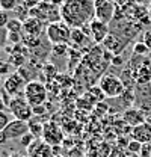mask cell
<instances>
[{"label":"cell","mask_w":151,"mask_h":157,"mask_svg":"<svg viewBox=\"0 0 151 157\" xmlns=\"http://www.w3.org/2000/svg\"><path fill=\"white\" fill-rule=\"evenodd\" d=\"M70 44H73L74 47H77L80 52H88L89 47H94L95 45L94 39L91 38L89 35H86L82 29H73ZM89 50H92V48H89Z\"/></svg>","instance_id":"11"},{"label":"cell","mask_w":151,"mask_h":157,"mask_svg":"<svg viewBox=\"0 0 151 157\" xmlns=\"http://www.w3.org/2000/svg\"><path fill=\"white\" fill-rule=\"evenodd\" d=\"M151 59H145L142 68L136 73V83L139 85H147L151 82Z\"/></svg>","instance_id":"18"},{"label":"cell","mask_w":151,"mask_h":157,"mask_svg":"<svg viewBox=\"0 0 151 157\" xmlns=\"http://www.w3.org/2000/svg\"><path fill=\"white\" fill-rule=\"evenodd\" d=\"M141 156H142V157H151L150 144H144V147H142V151H141Z\"/></svg>","instance_id":"35"},{"label":"cell","mask_w":151,"mask_h":157,"mask_svg":"<svg viewBox=\"0 0 151 157\" xmlns=\"http://www.w3.org/2000/svg\"><path fill=\"white\" fill-rule=\"evenodd\" d=\"M150 2H151V0H150Z\"/></svg>","instance_id":"44"},{"label":"cell","mask_w":151,"mask_h":157,"mask_svg":"<svg viewBox=\"0 0 151 157\" xmlns=\"http://www.w3.org/2000/svg\"><path fill=\"white\" fill-rule=\"evenodd\" d=\"M71 32L73 29L65 23V21H56V23H50L45 27V35L48 42L55 44H70L71 41Z\"/></svg>","instance_id":"4"},{"label":"cell","mask_w":151,"mask_h":157,"mask_svg":"<svg viewBox=\"0 0 151 157\" xmlns=\"http://www.w3.org/2000/svg\"><path fill=\"white\" fill-rule=\"evenodd\" d=\"M142 147H144V144H141V142H137V140H133V139L127 144V150H129L132 154H141Z\"/></svg>","instance_id":"27"},{"label":"cell","mask_w":151,"mask_h":157,"mask_svg":"<svg viewBox=\"0 0 151 157\" xmlns=\"http://www.w3.org/2000/svg\"><path fill=\"white\" fill-rule=\"evenodd\" d=\"M18 140H20V144H21L24 148H29V147H30V145L37 140V137H35L32 133H30V132H29V133H26V135L21 137V139H18Z\"/></svg>","instance_id":"28"},{"label":"cell","mask_w":151,"mask_h":157,"mask_svg":"<svg viewBox=\"0 0 151 157\" xmlns=\"http://www.w3.org/2000/svg\"><path fill=\"white\" fill-rule=\"evenodd\" d=\"M45 30L44 23L41 20L30 17L23 23V35H35V36H41V33Z\"/></svg>","instance_id":"17"},{"label":"cell","mask_w":151,"mask_h":157,"mask_svg":"<svg viewBox=\"0 0 151 157\" xmlns=\"http://www.w3.org/2000/svg\"><path fill=\"white\" fill-rule=\"evenodd\" d=\"M9 112L14 117V119H20V121H30L33 115V109L32 106L27 103V100L24 97H14L11 104H9Z\"/></svg>","instance_id":"6"},{"label":"cell","mask_w":151,"mask_h":157,"mask_svg":"<svg viewBox=\"0 0 151 157\" xmlns=\"http://www.w3.org/2000/svg\"><path fill=\"white\" fill-rule=\"evenodd\" d=\"M0 82H2V73H0Z\"/></svg>","instance_id":"42"},{"label":"cell","mask_w":151,"mask_h":157,"mask_svg":"<svg viewBox=\"0 0 151 157\" xmlns=\"http://www.w3.org/2000/svg\"><path fill=\"white\" fill-rule=\"evenodd\" d=\"M23 86H26V82L21 78V76H20L17 71L12 73V74H9L6 77V80H5V83H3V89L11 97H18L21 89H23Z\"/></svg>","instance_id":"12"},{"label":"cell","mask_w":151,"mask_h":157,"mask_svg":"<svg viewBox=\"0 0 151 157\" xmlns=\"http://www.w3.org/2000/svg\"><path fill=\"white\" fill-rule=\"evenodd\" d=\"M122 119H124V122H127L132 128L141 125V124H144V122H147L145 113H144L141 109H136V107L127 109V110L122 113Z\"/></svg>","instance_id":"15"},{"label":"cell","mask_w":151,"mask_h":157,"mask_svg":"<svg viewBox=\"0 0 151 157\" xmlns=\"http://www.w3.org/2000/svg\"><path fill=\"white\" fill-rule=\"evenodd\" d=\"M27 157H55V154L52 145H48L42 139H37L27 148Z\"/></svg>","instance_id":"13"},{"label":"cell","mask_w":151,"mask_h":157,"mask_svg":"<svg viewBox=\"0 0 151 157\" xmlns=\"http://www.w3.org/2000/svg\"><path fill=\"white\" fill-rule=\"evenodd\" d=\"M26 133H29V122L20 121V119H12L9 122V125L3 130V135H5V137L8 140L21 139Z\"/></svg>","instance_id":"10"},{"label":"cell","mask_w":151,"mask_h":157,"mask_svg":"<svg viewBox=\"0 0 151 157\" xmlns=\"http://www.w3.org/2000/svg\"><path fill=\"white\" fill-rule=\"evenodd\" d=\"M129 42H130V39L124 38L119 33H115V32L110 30V33L104 38V41L101 42V45H103L104 50L110 52L113 56H119V55H122V52L129 45Z\"/></svg>","instance_id":"8"},{"label":"cell","mask_w":151,"mask_h":157,"mask_svg":"<svg viewBox=\"0 0 151 157\" xmlns=\"http://www.w3.org/2000/svg\"><path fill=\"white\" fill-rule=\"evenodd\" d=\"M24 0H0V8L6 12H11V11H15L17 6L21 5Z\"/></svg>","instance_id":"24"},{"label":"cell","mask_w":151,"mask_h":157,"mask_svg":"<svg viewBox=\"0 0 151 157\" xmlns=\"http://www.w3.org/2000/svg\"><path fill=\"white\" fill-rule=\"evenodd\" d=\"M9 12H6V11H3L2 8H0V29H6V24L9 23Z\"/></svg>","instance_id":"29"},{"label":"cell","mask_w":151,"mask_h":157,"mask_svg":"<svg viewBox=\"0 0 151 157\" xmlns=\"http://www.w3.org/2000/svg\"><path fill=\"white\" fill-rule=\"evenodd\" d=\"M21 44L33 52V50H37L42 45V39H41V36H35V35H23Z\"/></svg>","instance_id":"19"},{"label":"cell","mask_w":151,"mask_h":157,"mask_svg":"<svg viewBox=\"0 0 151 157\" xmlns=\"http://www.w3.org/2000/svg\"><path fill=\"white\" fill-rule=\"evenodd\" d=\"M122 62H124V60H122V56L119 55V56H113L110 63H112L113 67H118V65H122Z\"/></svg>","instance_id":"37"},{"label":"cell","mask_w":151,"mask_h":157,"mask_svg":"<svg viewBox=\"0 0 151 157\" xmlns=\"http://www.w3.org/2000/svg\"><path fill=\"white\" fill-rule=\"evenodd\" d=\"M6 140H8V139L5 137L3 132H0V147H2V145H5V142H6Z\"/></svg>","instance_id":"38"},{"label":"cell","mask_w":151,"mask_h":157,"mask_svg":"<svg viewBox=\"0 0 151 157\" xmlns=\"http://www.w3.org/2000/svg\"><path fill=\"white\" fill-rule=\"evenodd\" d=\"M6 42H8V30L6 29H0V50L5 47Z\"/></svg>","instance_id":"32"},{"label":"cell","mask_w":151,"mask_h":157,"mask_svg":"<svg viewBox=\"0 0 151 157\" xmlns=\"http://www.w3.org/2000/svg\"><path fill=\"white\" fill-rule=\"evenodd\" d=\"M11 121H12V118L6 110H0V132H3L9 125Z\"/></svg>","instance_id":"26"},{"label":"cell","mask_w":151,"mask_h":157,"mask_svg":"<svg viewBox=\"0 0 151 157\" xmlns=\"http://www.w3.org/2000/svg\"><path fill=\"white\" fill-rule=\"evenodd\" d=\"M9 157H27V156H23V154H20V153H14V154H11Z\"/></svg>","instance_id":"41"},{"label":"cell","mask_w":151,"mask_h":157,"mask_svg":"<svg viewBox=\"0 0 151 157\" xmlns=\"http://www.w3.org/2000/svg\"><path fill=\"white\" fill-rule=\"evenodd\" d=\"M11 63L6 60H3V59H0V73H2V76H5V74H9V70H11Z\"/></svg>","instance_id":"31"},{"label":"cell","mask_w":151,"mask_h":157,"mask_svg":"<svg viewBox=\"0 0 151 157\" xmlns=\"http://www.w3.org/2000/svg\"><path fill=\"white\" fill-rule=\"evenodd\" d=\"M23 97L27 100V103L32 107L42 106V104H45L47 97H48L47 86L42 82H39V80H32V82L26 83L24 91H23Z\"/></svg>","instance_id":"3"},{"label":"cell","mask_w":151,"mask_h":157,"mask_svg":"<svg viewBox=\"0 0 151 157\" xmlns=\"http://www.w3.org/2000/svg\"><path fill=\"white\" fill-rule=\"evenodd\" d=\"M98 86L107 98H119L126 92V86L121 78L113 74H103L98 82Z\"/></svg>","instance_id":"5"},{"label":"cell","mask_w":151,"mask_h":157,"mask_svg":"<svg viewBox=\"0 0 151 157\" xmlns=\"http://www.w3.org/2000/svg\"><path fill=\"white\" fill-rule=\"evenodd\" d=\"M30 17L41 20L44 24H50V23H56L60 21V6H57L55 3L48 2V0H42L37 8L30 9Z\"/></svg>","instance_id":"2"},{"label":"cell","mask_w":151,"mask_h":157,"mask_svg":"<svg viewBox=\"0 0 151 157\" xmlns=\"http://www.w3.org/2000/svg\"><path fill=\"white\" fill-rule=\"evenodd\" d=\"M14 12H15V18H18L20 21H23V23L27 18H30V9L24 5V2L17 6V9H15Z\"/></svg>","instance_id":"20"},{"label":"cell","mask_w":151,"mask_h":157,"mask_svg":"<svg viewBox=\"0 0 151 157\" xmlns=\"http://www.w3.org/2000/svg\"><path fill=\"white\" fill-rule=\"evenodd\" d=\"M0 157H2V156H0Z\"/></svg>","instance_id":"45"},{"label":"cell","mask_w":151,"mask_h":157,"mask_svg":"<svg viewBox=\"0 0 151 157\" xmlns=\"http://www.w3.org/2000/svg\"><path fill=\"white\" fill-rule=\"evenodd\" d=\"M41 2H42V0H24V5H26L29 9H33V8H37Z\"/></svg>","instance_id":"36"},{"label":"cell","mask_w":151,"mask_h":157,"mask_svg":"<svg viewBox=\"0 0 151 157\" xmlns=\"http://www.w3.org/2000/svg\"><path fill=\"white\" fill-rule=\"evenodd\" d=\"M142 42H144V44L151 50V30L144 32V35H142Z\"/></svg>","instance_id":"33"},{"label":"cell","mask_w":151,"mask_h":157,"mask_svg":"<svg viewBox=\"0 0 151 157\" xmlns=\"http://www.w3.org/2000/svg\"><path fill=\"white\" fill-rule=\"evenodd\" d=\"M60 17L71 29H82L95 20L94 0H65L60 5Z\"/></svg>","instance_id":"1"},{"label":"cell","mask_w":151,"mask_h":157,"mask_svg":"<svg viewBox=\"0 0 151 157\" xmlns=\"http://www.w3.org/2000/svg\"><path fill=\"white\" fill-rule=\"evenodd\" d=\"M42 140H45L52 147H56V145L64 142V133H62V130L59 128V125H57L56 122H53V121L44 122Z\"/></svg>","instance_id":"9"},{"label":"cell","mask_w":151,"mask_h":157,"mask_svg":"<svg viewBox=\"0 0 151 157\" xmlns=\"http://www.w3.org/2000/svg\"><path fill=\"white\" fill-rule=\"evenodd\" d=\"M6 107H8V106H6V103H5V101L2 100V97H0V110H5Z\"/></svg>","instance_id":"39"},{"label":"cell","mask_w":151,"mask_h":157,"mask_svg":"<svg viewBox=\"0 0 151 157\" xmlns=\"http://www.w3.org/2000/svg\"><path fill=\"white\" fill-rule=\"evenodd\" d=\"M89 32H91V38L94 39L95 44H101L104 38L110 33V29H109V24L98 21V20H92L89 23Z\"/></svg>","instance_id":"14"},{"label":"cell","mask_w":151,"mask_h":157,"mask_svg":"<svg viewBox=\"0 0 151 157\" xmlns=\"http://www.w3.org/2000/svg\"><path fill=\"white\" fill-rule=\"evenodd\" d=\"M6 30L11 33H23V21H20L18 18H11L6 24Z\"/></svg>","instance_id":"23"},{"label":"cell","mask_w":151,"mask_h":157,"mask_svg":"<svg viewBox=\"0 0 151 157\" xmlns=\"http://www.w3.org/2000/svg\"><path fill=\"white\" fill-rule=\"evenodd\" d=\"M95 20L103 21L106 24L112 23L116 15V5L112 0H94Z\"/></svg>","instance_id":"7"},{"label":"cell","mask_w":151,"mask_h":157,"mask_svg":"<svg viewBox=\"0 0 151 157\" xmlns=\"http://www.w3.org/2000/svg\"><path fill=\"white\" fill-rule=\"evenodd\" d=\"M42 73H45L48 77H52V76H56L57 70L55 65H52V63H47V65H44V68H42Z\"/></svg>","instance_id":"30"},{"label":"cell","mask_w":151,"mask_h":157,"mask_svg":"<svg viewBox=\"0 0 151 157\" xmlns=\"http://www.w3.org/2000/svg\"><path fill=\"white\" fill-rule=\"evenodd\" d=\"M151 50L142 42V41H137V42H134V45H133V53L134 55H139V56H147L148 53H150Z\"/></svg>","instance_id":"25"},{"label":"cell","mask_w":151,"mask_h":157,"mask_svg":"<svg viewBox=\"0 0 151 157\" xmlns=\"http://www.w3.org/2000/svg\"><path fill=\"white\" fill-rule=\"evenodd\" d=\"M55 157H62V156H55Z\"/></svg>","instance_id":"43"},{"label":"cell","mask_w":151,"mask_h":157,"mask_svg":"<svg viewBox=\"0 0 151 157\" xmlns=\"http://www.w3.org/2000/svg\"><path fill=\"white\" fill-rule=\"evenodd\" d=\"M48 2H52V3H55V5H57V6H60L65 0H48Z\"/></svg>","instance_id":"40"},{"label":"cell","mask_w":151,"mask_h":157,"mask_svg":"<svg viewBox=\"0 0 151 157\" xmlns=\"http://www.w3.org/2000/svg\"><path fill=\"white\" fill-rule=\"evenodd\" d=\"M29 132L37 137V139H42V132H44V124L38 122V121H29Z\"/></svg>","instance_id":"21"},{"label":"cell","mask_w":151,"mask_h":157,"mask_svg":"<svg viewBox=\"0 0 151 157\" xmlns=\"http://www.w3.org/2000/svg\"><path fill=\"white\" fill-rule=\"evenodd\" d=\"M133 140H137L141 144H150L151 142V124L150 122H144L137 127H133L132 133H130Z\"/></svg>","instance_id":"16"},{"label":"cell","mask_w":151,"mask_h":157,"mask_svg":"<svg viewBox=\"0 0 151 157\" xmlns=\"http://www.w3.org/2000/svg\"><path fill=\"white\" fill-rule=\"evenodd\" d=\"M68 44H55L52 45V55L56 56V58H65L68 55Z\"/></svg>","instance_id":"22"},{"label":"cell","mask_w":151,"mask_h":157,"mask_svg":"<svg viewBox=\"0 0 151 157\" xmlns=\"http://www.w3.org/2000/svg\"><path fill=\"white\" fill-rule=\"evenodd\" d=\"M33 109V115L38 117V115H44L45 112H47V109H45V104H42V106H35V107H32Z\"/></svg>","instance_id":"34"}]
</instances>
